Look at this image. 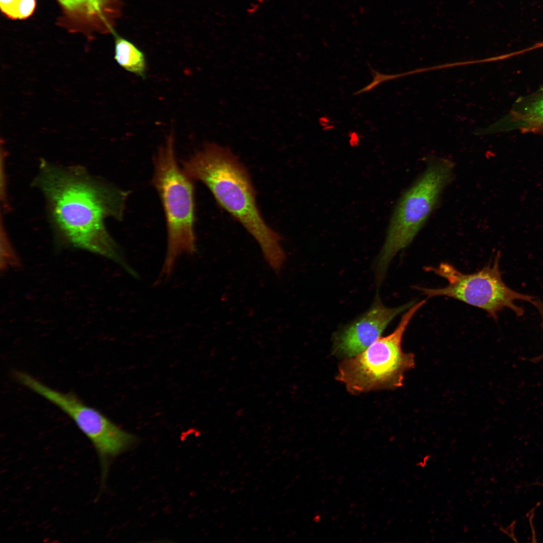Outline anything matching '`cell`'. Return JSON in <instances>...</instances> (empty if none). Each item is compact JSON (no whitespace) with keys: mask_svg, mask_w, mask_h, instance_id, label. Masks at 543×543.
<instances>
[{"mask_svg":"<svg viewBox=\"0 0 543 543\" xmlns=\"http://www.w3.org/2000/svg\"><path fill=\"white\" fill-rule=\"evenodd\" d=\"M64 9L73 15L92 16L98 11L90 0H58Z\"/></svg>","mask_w":543,"mask_h":543,"instance_id":"7c38bea8","label":"cell"},{"mask_svg":"<svg viewBox=\"0 0 543 543\" xmlns=\"http://www.w3.org/2000/svg\"><path fill=\"white\" fill-rule=\"evenodd\" d=\"M13 376L18 383L56 406L73 420L97 452L102 481L107 476L111 459L136 442L134 435L121 428L98 410L86 405L74 394L51 388L22 371H14Z\"/></svg>","mask_w":543,"mask_h":543,"instance_id":"52a82bcc","label":"cell"},{"mask_svg":"<svg viewBox=\"0 0 543 543\" xmlns=\"http://www.w3.org/2000/svg\"><path fill=\"white\" fill-rule=\"evenodd\" d=\"M531 304L537 309L540 314L541 319V327L543 330V300L535 298ZM542 359H543V353L538 356L530 359V360L532 363H537Z\"/></svg>","mask_w":543,"mask_h":543,"instance_id":"4fadbf2b","label":"cell"},{"mask_svg":"<svg viewBox=\"0 0 543 543\" xmlns=\"http://www.w3.org/2000/svg\"><path fill=\"white\" fill-rule=\"evenodd\" d=\"M183 166L186 175L203 183L218 205L251 234L268 265L280 273L286 258L281 237L262 216L249 174L237 156L228 147L208 143Z\"/></svg>","mask_w":543,"mask_h":543,"instance_id":"7a4b0ae2","label":"cell"},{"mask_svg":"<svg viewBox=\"0 0 543 543\" xmlns=\"http://www.w3.org/2000/svg\"><path fill=\"white\" fill-rule=\"evenodd\" d=\"M500 259L498 253L492 262L472 274L462 273L447 262H442L437 267L426 266V271L445 279L447 285L441 288L414 286V289L427 298L446 296L479 308L495 320L498 319V313L506 308L521 316L524 309L515 301L531 303L535 298L515 291L504 283L500 269Z\"/></svg>","mask_w":543,"mask_h":543,"instance_id":"8992f818","label":"cell"},{"mask_svg":"<svg viewBox=\"0 0 543 543\" xmlns=\"http://www.w3.org/2000/svg\"><path fill=\"white\" fill-rule=\"evenodd\" d=\"M107 0H90L92 5L97 11H99L101 7L105 4Z\"/></svg>","mask_w":543,"mask_h":543,"instance_id":"5bb4252c","label":"cell"},{"mask_svg":"<svg viewBox=\"0 0 543 543\" xmlns=\"http://www.w3.org/2000/svg\"><path fill=\"white\" fill-rule=\"evenodd\" d=\"M192 180L179 167L173 138L169 136L155 158L153 177L164 208L167 230L166 254L156 284L168 279L181 255H192L196 251Z\"/></svg>","mask_w":543,"mask_h":543,"instance_id":"3957f363","label":"cell"},{"mask_svg":"<svg viewBox=\"0 0 543 543\" xmlns=\"http://www.w3.org/2000/svg\"><path fill=\"white\" fill-rule=\"evenodd\" d=\"M36 5V0H0L2 12L13 20L29 17L33 14Z\"/></svg>","mask_w":543,"mask_h":543,"instance_id":"8fae6325","label":"cell"},{"mask_svg":"<svg viewBox=\"0 0 543 543\" xmlns=\"http://www.w3.org/2000/svg\"><path fill=\"white\" fill-rule=\"evenodd\" d=\"M518 121L525 129H543V92L526 104L517 113Z\"/></svg>","mask_w":543,"mask_h":543,"instance_id":"30bf717a","label":"cell"},{"mask_svg":"<svg viewBox=\"0 0 543 543\" xmlns=\"http://www.w3.org/2000/svg\"><path fill=\"white\" fill-rule=\"evenodd\" d=\"M426 302L423 300L408 309L393 332L339 364L335 378L349 393L358 395L403 386L405 373L415 363L414 355L402 349L403 336L413 316Z\"/></svg>","mask_w":543,"mask_h":543,"instance_id":"5b68a950","label":"cell"},{"mask_svg":"<svg viewBox=\"0 0 543 543\" xmlns=\"http://www.w3.org/2000/svg\"><path fill=\"white\" fill-rule=\"evenodd\" d=\"M34 183L44 196L60 242L107 257L136 276L105 225L106 218H122L127 193L80 168L44 161Z\"/></svg>","mask_w":543,"mask_h":543,"instance_id":"6da1fadb","label":"cell"},{"mask_svg":"<svg viewBox=\"0 0 543 543\" xmlns=\"http://www.w3.org/2000/svg\"><path fill=\"white\" fill-rule=\"evenodd\" d=\"M114 58L126 71L143 78L146 77L147 64L145 55L130 41L120 37H116Z\"/></svg>","mask_w":543,"mask_h":543,"instance_id":"9c48e42d","label":"cell"},{"mask_svg":"<svg viewBox=\"0 0 543 543\" xmlns=\"http://www.w3.org/2000/svg\"><path fill=\"white\" fill-rule=\"evenodd\" d=\"M455 164L449 159L431 157L425 168L402 195L394 210L377 264L382 280L393 257L414 239L432 213L446 186L452 180Z\"/></svg>","mask_w":543,"mask_h":543,"instance_id":"277c9868","label":"cell"},{"mask_svg":"<svg viewBox=\"0 0 543 543\" xmlns=\"http://www.w3.org/2000/svg\"><path fill=\"white\" fill-rule=\"evenodd\" d=\"M414 304L410 302L390 308L385 307L377 299L366 313L335 334L333 353L345 358L360 353L380 337L396 316Z\"/></svg>","mask_w":543,"mask_h":543,"instance_id":"ba28073f","label":"cell"}]
</instances>
